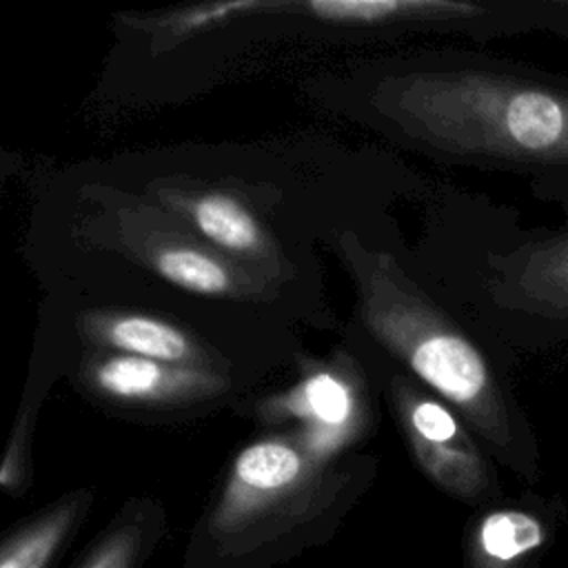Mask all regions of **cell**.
Returning a JSON list of instances; mask_svg holds the SVG:
<instances>
[{
    "label": "cell",
    "mask_w": 568,
    "mask_h": 568,
    "mask_svg": "<svg viewBox=\"0 0 568 568\" xmlns=\"http://www.w3.org/2000/svg\"><path fill=\"white\" fill-rule=\"evenodd\" d=\"M91 162L217 251L317 300H328L320 248L344 231L390 229L433 184L384 146L320 133L175 142Z\"/></svg>",
    "instance_id": "cell-1"
},
{
    "label": "cell",
    "mask_w": 568,
    "mask_h": 568,
    "mask_svg": "<svg viewBox=\"0 0 568 568\" xmlns=\"http://www.w3.org/2000/svg\"><path fill=\"white\" fill-rule=\"evenodd\" d=\"M22 255L44 293L126 304L224 326L337 333L328 300L229 257L162 206L109 182L91 160L38 189Z\"/></svg>",
    "instance_id": "cell-2"
},
{
    "label": "cell",
    "mask_w": 568,
    "mask_h": 568,
    "mask_svg": "<svg viewBox=\"0 0 568 568\" xmlns=\"http://www.w3.org/2000/svg\"><path fill=\"white\" fill-rule=\"evenodd\" d=\"M535 31L526 0H215L118 11L95 100L120 109L182 104L275 51H328L419 36L470 40Z\"/></svg>",
    "instance_id": "cell-3"
},
{
    "label": "cell",
    "mask_w": 568,
    "mask_h": 568,
    "mask_svg": "<svg viewBox=\"0 0 568 568\" xmlns=\"http://www.w3.org/2000/svg\"><path fill=\"white\" fill-rule=\"evenodd\" d=\"M300 91L324 115L402 153L568 178V78L490 51H375L306 73Z\"/></svg>",
    "instance_id": "cell-4"
},
{
    "label": "cell",
    "mask_w": 568,
    "mask_h": 568,
    "mask_svg": "<svg viewBox=\"0 0 568 568\" xmlns=\"http://www.w3.org/2000/svg\"><path fill=\"white\" fill-rule=\"evenodd\" d=\"M328 251L353 291L342 331L442 397L493 459L535 484L539 442L501 357L466 308L413 262L402 220L382 233L344 231Z\"/></svg>",
    "instance_id": "cell-5"
},
{
    "label": "cell",
    "mask_w": 568,
    "mask_h": 568,
    "mask_svg": "<svg viewBox=\"0 0 568 568\" xmlns=\"http://www.w3.org/2000/svg\"><path fill=\"white\" fill-rule=\"evenodd\" d=\"M406 237L413 262L459 306L488 326L535 322L568 331V226L515 246H493L475 226L466 200L430 184Z\"/></svg>",
    "instance_id": "cell-6"
},
{
    "label": "cell",
    "mask_w": 568,
    "mask_h": 568,
    "mask_svg": "<svg viewBox=\"0 0 568 568\" xmlns=\"http://www.w3.org/2000/svg\"><path fill=\"white\" fill-rule=\"evenodd\" d=\"M58 308L75 351L146 357L164 364L224 371L262 384L280 379L306 351L291 326H224L126 304L44 293Z\"/></svg>",
    "instance_id": "cell-7"
},
{
    "label": "cell",
    "mask_w": 568,
    "mask_h": 568,
    "mask_svg": "<svg viewBox=\"0 0 568 568\" xmlns=\"http://www.w3.org/2000/svg\"><path fill=\"white\" fill-rule=\"evenodd\" d=\"M231 413L260 430L288 433L315 455L344 457L379 430L384 402L355 348L337 335L328 353L306 348Z\"/></svg>",
    "instance_id": "cell-8"
},
{
    "label": "cell",
    "mask_w": 568,
    "mask_h": 568,
    "mask_svg": "<svg viewBox=\"0 0 568 568\" xmlns=\"http://www.w3.org/2000/svg\"><path fill=\"white\" fill-rule=\"evenodd\" d=\"M67 382L100 413L149 426L186 424L233 410L266 386L235 373L102 351H75Z\"/></svg>",
    "instance_id": "cell-9"
},
{
    "label": "cell",
    "mask_w": 568,
    "mask_h": 568,
    "mask_svg": "<svg viewBox=\"0 0 568 568\" xmlns=\"http://www.w3.org/2000/svg\"><path fill=\"white\" fill-rule=\"evenodd\" d=\"M339 337L364 362L415 464L439 488L464 501L481 504L499 499L501 488L493 457L464 417L355 335L339 328Z\"/></svg>",
    "instance_id": "cell-10"
},
{
    "label": "cell",
    "mask_w": 568,
    "mask_h": 568,
    "mask_svg": "<svg viewBox=\"0 0 568 568\" xmlns=\"http://www.w3.org/2000/svg\"><path fill=\"white\" fill-rule=\"evenodd\" d=\"M75 357V348L71 344L69 331L49 297H42L38 306V326L33 337V353L29 359V373L24 382V390L18 404L16 422L7 442V453L2 462V486L18 488L27 479L29 462H31V442L36 419L40 415L42 402L53 388L55 382L67 379L71 362Z\"/></svg>",
    "instance_id": "cell-11"
},
{
    "label": "cell",
    "mask_w": 568,
    "mask_h": 568,
    "mask_svg": "<svg viewBox=\"0 0 568 568\" xmlns=\"http://www.w3.org/2000/svg\"><path fill=\"white\" fill-rule=\"evenodd\" d=\"M564 521L557 497L488 508L473 528V568H537Z\"/></svg>",
    "instance_id": "cell-12"
},
{
    "label": "cell",
    "mask_w": 568,
    "mask_h": 568,
    "mask_svg": "<svg viewBox=\"0 0 568 568\" xmlns=\"http://www.w3.org/2000/svg\"><path fill=\"white\" fill-rule=\"evenodd\" d=\"M78 499H69L64 506H58L44 521L22 535L13 546L11 552L4 555L0 568H42L55 548L62 530L67 528Z\"/></svg>",
    "instance_id": "cell-13"
},
{
    "label": "cell",
    "mask_w": 568,
    "mask_h": 568,
    "mask_svg": "<svg viewBox=\"0 0 568 568\" xmlns=\"http://www.w3.org/2000/svg\"><path fill=\"white\" fill-rule=\"evenodd\" d=\"M546 31L568 40V0H546Z\"/></svg>",
    "instance_id": "cell-14"
}]
</instances>
